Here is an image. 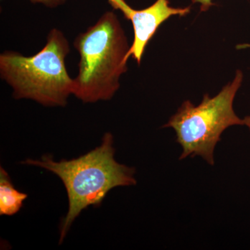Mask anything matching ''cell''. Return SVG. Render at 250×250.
Listing matches in <instances>:
<instances>
[{
    "label": "cell",
    "mask_w": 250,
    "mask_h": 250,
    "mask_svg": "<svg viewBox=\"0 0 250 250\" xmlns=\"http://www.w3.org/2000/svg\"><path fill=\"white\" fill-rule=\"evenodd\" d=\"M250 47V44H243V45H238L236 46V49H245Z\"/></svg>",
    "instance_id": "30bf717a"
},
{
    "label": "cell",
    "mask_w": 250,
    "mask_h": 250,
    "mask_svg": "<svg viewBox=\"0 0 250 250\" xmlns=\"http://www.w3.org/2000/svg\"><path fill=\"white\" fill-rule=\"evenodd\" d=\"M70 52L67 38L53 28L43 48L34 55L26 57L11 50L0 54V77L11 87L15 99L63 107L73 90L74 80L65 65Z\"/></svg>",
    "instance_id": "3957f363"
},
{
    "label": "cell",
    "mask_w": 250,
    "mask_h": 250,
    "mask_svg": "<svg viewBox=\"0 0 250 250\" xmlns=\"http://www.w3.org/2000/svg\"><path fill=\"white\" fill-rule=\"evenodd\" d=\"M113 144V135L107 132L99 147L77 159L56 161L52 156L45 155L39 160L23 161L26 165L37 166L55 174L66 189L69 207L61 225L60 244L83 210L100 205L114 188L136 185V170L117 162Z\"/></svg>",
    "instance_id": "6da1fadb"
},
{
    "label": "cell",
    "mask_w": 250,
    "mask_h": 250,
    "mask_svg": "<svg viewBox=\"0 0 250 250\" xmlns=\"http://www.w3.org/2000/svg\"><path fill=\"white\" fill-rule=\"evenodd\" d=\"M113 9L121 11L126 19L131 21L134 29V41L130 47L129 57L140 65L145 50L161 24L174 16H185L190 6L173 7L169 0H156L146 9H133L125 0H107Z\"/></svg>",
    "instance_id": "5b68a950"
},
{
    "label": "cell",
    "mask_w": 250,
    "mask_h": 250,
    "mask_svg": "<svg viewBox=\"0 0 250 250\" xmlns=\"http://www.w3.org/2000/svg\"><path fill=\"white\" fill-rule=\"evenodd\" d=\"M192 2L193 4H200V11L202 12H206L215 5L214 3L212 2V0H192Z\"/></svg>",
    "instance_id": "ba28073f"
},
{
    "label": "cell",
    "mask_w": 250,
    "mask_h": 250,
    "mask_svg": "<svg viewBox=\"0 0 250 250\" xmlns=\"http://www.w3.org/2000/svg\"><path fill=\"white\" fill-rule=\"evenodd\" d=\"M34 4L45 5L48 8H57L65 4L66 0H29Z\"/></svg>",
    "instance_id": "52a82bcc"
},
{
    "label": "cell",
    "mask_w": 250,
    "mask_h": 250,
    "mask_svg": "<svg viewBox=\"0 0 250 250\" xmlns=\"http://www.w3.org/2000/svg\"><path fill=\"white\" fill-rule=\"evenodd\" d=\"M243 78V72L237 70L232 82L215 96L205 94L198 106L186 100L163 126L174 129L176 141L182 147L180 160L198 156L209 165H214L215 147L224 131L230 126L245 125L244 120L233 110V101Z\"/></svg>",
    "instance_id": "277c9868"
},
{
    "label": "cell",
    "mask_w": 250,
    "mask_h": 250,
    "mask_svg": "<svg viewBox=\"0 0 250 250\" xmlns=\"http://www.w3.org/2000/svg\"><path fill=\"white\" fill-rule=\"evenodd\" d=\"M245 126H248L250 131V116L245 117L244 118Z\"/></svg>",
    "instance_id": "9c48e42d"
},
{
    "label": "cell",
    "mask_w": 250,
    "mask_h": 250,
    "mask_svg": "<svg viewBox=\"0 0 250 250\" xmlns=\"http://www.w3.org/2000/svg\"><path fill=\"white\" fill-rule=\"evenodd\" d=\"M27 194L18 190L11 182L9 174L0 168V215H14L22 208Z\"/></svg>",
    "instance_id": "8992f818"
},
{
    "label": "cell",
    "mask_w": 250,
    "mask_h": 250,
    "mask_svg": "<svg viewBox=\"0 0 250 250\" xmlns=\"http://www.w3.org/2000/svg\"><path fill=\"white\" fill-rule=\"evenodd\" d=\"M73 46L80 54V62L72 95L86 104L111 100L127 71L131 47L117 15L105 12L75 38Z\"/></svg>",
    "instance_id": "7a4b0ae2"
}]
</instances>
